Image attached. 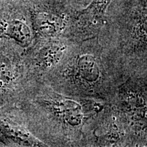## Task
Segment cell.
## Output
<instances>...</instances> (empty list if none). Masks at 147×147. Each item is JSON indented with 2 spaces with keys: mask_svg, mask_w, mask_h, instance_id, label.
<instances>
[{
  "mask_svg": "<svg viewBox=\"0 0 147 147\" xmlns=\"http://www.w3.org/2000/svg\"><path fill=\"white\" fill-rule=\"evenodd\" d=\"M0 39L12 40L24 49L33 43L29 0H0Z\"/></svg>",
  "mask_w": 147,
  "mask_h": 147,
  "instance_id": "7a4b0ae2",
  "label": "cell"
},
{
  "mask_svg": "<svg viewBox=\"0 0 147 147\" xmlns=\"http://www.w3.org/2000/svg\"><path fill=\"white\" fill-rule=\"evenodd\" d=\"M0 144L5 146H47L29 131L17 105L0 108Z\"/></svg>",
  "mask_w": 147,
  "mask_h": 147,
  "instance_id": "3957f363",
  "label": "cell"
},
{
  "mask_svg": "<svg viewBox=\"0 0 147 147\" xmlns=\"http://www.w3.org/2000/svg\"><path fill=\"white\" fill-rule=\"evenodd\" d=\"M24 50L16 42L0 39V108L17 105L27 81Z\"/></svg>",
  "mask_w": 147,
  "mask_h": 147,
  "instance_id": "6da1fadb",
  "label": "cell"
}]
</instances>
